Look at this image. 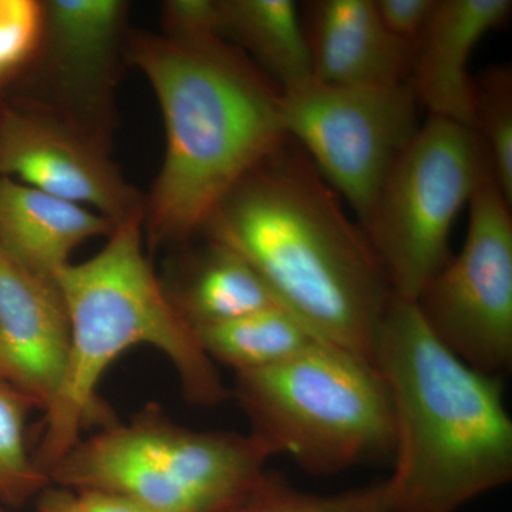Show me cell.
I'll return each instance as SVG.
<instances>
[{"label":"cell","instance_id":"obj_15","mask_svg":"<svg viewBox=\"0 0 512 512\" xmlns=\"http://www.w3.org/2000/svg\"><path fill=\"white\" fill-rule=\"evenodd\" d=\"M114 228L99 212L0 178V254L43 281L55 284L74 249Z\"/></svg>","mask_w":512,"mask_h":512},{"label":"cell","instance_id":"obj_27","mask_svg":"<svg viewBox=\"0 0 512 512\" xmlns=\"http://www.w3.org/2000/svg\"><path fill=\"white\" fill-rule=\"evenodd\" d=\"M0 512H3L2 510H0Z\"/></svg>","mask_w":512,"mask_h":512},{"label":"cell","instance_id":"obj_8","mask_svg":"<svg viewBox=\"0 0 512 512\" xmlns=\"http://www.w3.org/2000/svg\"><path fill=\"white\" fill-rule=\"evenodd\" d=\"M286 136L365 227L394 164L421 127L409 82L346 87L311 82L282 92Z\"/></svg>","mask_w":512,"mask_h":512},{"label":"cell","instance_id":"obj_10","mask_svg":"<svg viewBox=\"0 0 512 512\" xmlns=\"http://www.w3.org/2000/svg\"><path fill=\"white\" fill-rule=\"evenodd\" d=\"M0 178L82 205L114 224L144 201L111 163L99 137L46 110L0 109Z\"/></svg>","mask_w":512,"mask_h":512},{"label":"cell","instance_id":"obj_2","mask_svg":"<svg viewBox=\"0 0 512 512\" xmlns=\"http://www.w3.org/2000/svg\"><path fill=\"white\" fill-rule=\"evenodd\" d=\"M130 56L156 93L167 137L143 225L154 245L181 241L288 140L282 92L224 39L138 36Z\"/></svg>","mask_w":512,"mask_h":512},{"label":"cell","instance_id":"obj_1","mask_svg":"<svg viewBox=\"0 0 512 512\" xmlns=\"http://www.w3.org/2000/svg\"><path fill=\"white\" fill-rule=\"evenodd\" d=\"M205 231L329 345L375 363L393 292L365 229L292 140L229 192Z\"/></svg>","mask_w":512,"mask_h":512},{"label":"cell","instance_id":"obj_22","mask_svg":"<svg viewBox=\"0 0 512 512\" xmlns=\"http://www.w3.org/2000/svg\"><path fill=\"white\" fill-rule=\"evenodd\" d=\"M43 32V3L0 0V89L36 55Z\"/></svg>","mask_w":512,"mask_h":512},{"label":"cell","instance_id":"obj_9","mask_svg":"<svg viewBox=\"0 0 512 512\" xmlns=\"http://www.w3.org/2000/svg\"><path fill=\"white\" fill-rule=\"evenodd\" d=\"M468 211L463 249L414 303L427 328L458 359L500 376L512 365V205L490 180L478 188Z\"/></svg>","mask_w":512,"mask_h":512},{"label":"cell","instance_id":"obj_11","mask_svg":"<svg viewBox=\"0 0 512 512\" xmlns=\"http://www.w3.org/2000/svg\"><path fill=\"white\" fill-rule=\"evenodd\" d=\"M127 9L121 0L43 3L39 50L43 49L46 77L69 107L67 120L94 136L109 117Z\"/></svg>","mask_w":512,"mask_h":512},{"label":"cell","instance_id":"obj_25","mask_svg":"<svg viewBox=\"0 0 512 512\" xmlns=\"http://www.w3.org/2000/svg\"><path fill=\"white\" fill-rule=\"evenodd\" d=\"M76 497L82 512H156L146 505L117 494L79 491Z\"/></svg>","mask_w":512,"mask_h":512},{"label":"cell","instance_id":"obj_17","mask_svg":"<svg viewBox=\"0 0 512 512\" xmlns=\"http://www.w3.org/2000/svg\"><path fill=\"white\" fill-rule=\"evenodd\" d=\"M174 303L194 329L285 308L248 261L212 239Z\"/></svg>","mask_w":512,"mask_h":512},{"label":"cell","instance_id":"obj_3","mask_svg":"<svg viewBox=\"0 0 512 512\" xmlns=\"http://www.w3.org/2000/svg\"><path fill=\"white\" fill-rule=\"evenodd\" d=\"M375 365L394 420L390 512H456L512 478V420L501 376L466 365L393 298Z\"/></svg>","mask_w":512,"mask_h":512},{"label":"cell","instance_id":"obj_18","mask_svg":"<svg viewBox=\"0 0 512 512\" xmlns=\"http://www.w3.org/2000/svg\"><path fill=\"white\" fill-rule=\"evenodd\" d=\"M194 330L207 356L237 373L282 365L328 343L285 308L265 309Z\"/></svg>","mask_w":512,"mask_h":512},{"label":"cell","instance_id":"obj_23","mask_svg":"<svg viewBox=\"0 0 512 512\" xmlns=\"http://www.w3.org/2000/svg\"><path fill=\"white\" fill-rule=\"evenodd\" d=\"M165 37L204 42L222 37L221 0H170L164 3Z\"/></svg>","mask_w":512,"mask_h":512},{"label":"cell","instance_id":"obj_19","mask_svg":"<svg viewBox=\"0 0 512 512\" xmlns=\"http://www.w3.org/2000/svg\"><path fill=\"white\" fill-rule=\"evenodd\" d=\"M487 151L494 183L512 205V72L497 66L473 77V121Z\"/></svg>","mask_w":512,"mask_h":512},{"label":"cell","instance_id":"obj_12","mask_svg":"<svg viewBox=\"0 0 512 512\" xmlns=\"http://www.w3.org/2000/svg\"><path fill=\"white\" fill-rule=\"evenodd\" d=\"M70 322L56 284L0 254V379L49 409L62 386Z\"/></svg>","mask_w":512,"mask_h":512},{"label":"cell","instance_id":"obj_5","mask_svg":"<svg viewBox=\"0 0 512 512\" xmlns=\"http://www.w3.org/2000/svg\"><path fill=\"white\" fill-rule=\"evenodd\" d=\"M252 434L312 476L392 458L389 390L375 363L322 343L269 369L237 373Z\"/></svg>","mask_w":512,"mask_h":512},{"label":"cell","instance_id":"obj_21","mask_svg":"<svg viewBox=\"0 0 512 512\" xmlns=\"http://www.w3.org/2000/svg\"><path fill=\"white\" fill-rule=\"evenodd\" d=\"M229 512H390L387 480L332 495H316L296 491L276 478L258 494Z\"/></svg>","mask_w":512,"mask_h":512},{"label":"cell","instance_id":"obj_20","mask_svg":"<svg viewBox=\"0 0 512 512\" xmlns=\"http://www.w3.org/2000/svg\"><path fill=\"white\" fill-rule=\"evenodd\" d=\"M30 407L35 406L28 397L0 379V500L9 505L25 504L49 481L26 448Z\"/></svg>","mask_w":512,"mask_h":512},{"label":"cell","instance_id":"obj_7","mask_svg":"<svg viewBox=\"0 0 512 512\" xmlns=\"http://www.w3.org/2000/svg\"><path fill=\"white\" fill-rule=\"evenodd\" d=\"M490 180L487 151L470 127L437 117L421 124L363 227L394 298L416 301L447 264L458 212Z\"/></svg>","mask_w":512,"mask_h":512},{"label":"cell","instance_id":"obj_24","mask_svg":"<svg viewBox=\"0 0 512 512\" xmlns=\"http://www.w3.org/2000/svg\"><path fill=\"white\" fill-rule=\"evenodd\" d=\"M384 28L397 39L416 46L437 6V0H373Z\"/></svg>","mask_w":512,"mask_h":512},{"label":"cell","instance_id":"obj_6","mask_svg":"<svg viewBox=\"0 0 512 512\" xmlns=\"http://www.w3.org/2000/svg\"><path fill=\"white\" fill-rule=\"evenodd\" d=\"M272 456L252 433L192 431L150 412L79 441L49 480L77 493L121 495L156 512H229L265 487Z\"/></svg>","mask_w":512,"mask_h":512},{"label":"cell","instance_id":"obj_13","mask_svg":"<svg viewBox=\"0 0 512 512\" xmlns=\"http://www.w3.org/2000/svg\"><path fill=\"white\" fill-rule=\"evenodd\" d=\"M305 9L313 80L346 87L409 82L414 46L384 28L373 0H316Z\"/></svg>","mask_w":512,"mask_h":512},{"label":"cell","instance_id":"obj_26","mask_svg":"<svg viewBox=\"0 0 512 512\" xmlns=\"http://www.w3.org/2000/svg\"><path fill=\"white\" fill-rule=\"evenodd\" d=\"M36 512H82L76 494L67 488H52L40 495Z\"/></svg>","mask_w":512,"mask_h":512},{"label":"cell","instance_id":"obj_14","mask_svg":"<svg viewBox=\"0 0 512 512\" xmlns=\"http://www.w3.org/2000/svg\"><path fill=\"white\" fill-rule=\"evenodd\" d=\"M511 0H437L414 46L409 84L429 117L471 128L473 76L468 62L478 42L510 19Z\"/></svg>","mask_w":512,"mask_h":512},{"label":"cell","instance_id":"obj_4","mask_svg":"<svg viewBox=\"0 0 512 512\" xmlns=\"http://www.w3.org/2000/svg\"><path fill=\"white\" fill-rule=\"evenodd\" d=\"M141 228L143 215L120 222L99 254L83 264L64 266L56 275L69 316L70 350L33 458L47 478L77 446L84 424L100 417L97 386L104 370L133 346L147 343L165 353L192 402L212 406L227 399L194 328L148 264Z\"/></svg>","mask_w":512,"mask_h":512},{"label":"cell","instance_id":"obj_16","mask_svg":"<svg viewBox=\"0 0 512 512\" xmlns=\"http://www.w3.org/2000/svg\"><path fill=\"white\" fill-rule=\"evenodd\" d=\"M222 37L248 50L249 60L281 92L313 80L301 8L293 0H221Z\"/></svg>","mask_w":512,"mask_h":512}]
</instances>
